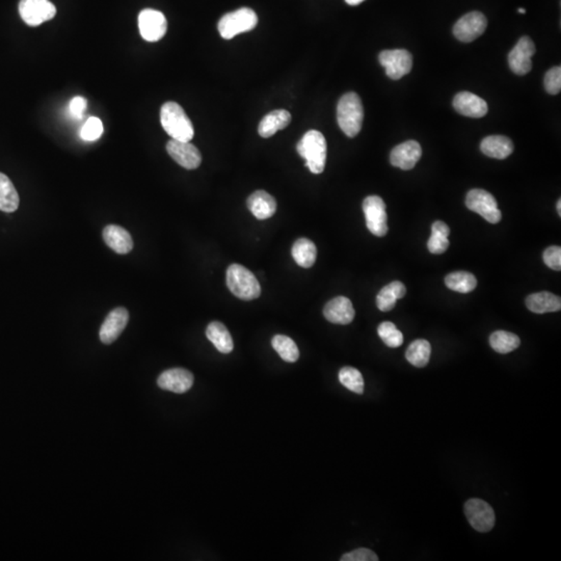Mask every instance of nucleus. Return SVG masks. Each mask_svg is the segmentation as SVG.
I'll list each match as a JSON object with an SVG mask.
<instances>
[{"instance_id": "nucleus-19", "label": "nucleus", "mask_w": 561, "mask_h": 561, "mask_svg": "<svg viewBox=\"0 0 561 561\" xmlns=\"http://www.w3.org/2000/svg\"><path fill=\"white\" fill-rule=\"evenodd\" d=\"M324 315L331 324H349L353 321L356 312L351 299L337 297L324 306Z\"/></svg>"}, {"instance_id": "nucleus-31", "label": "nucleus", "mask_w": 561, "mask_h": 561, "mask_svg": "<svg viewBox=\"0 0 561 561\" xmlns=\"http://www.w3.org/2000/svg\"><path fill=\"white\" fill-rule=\"evenodd\" d=\"M447 287L453 292L469 293L476 288L475 276L468 272H454L445 278Z\"/></svg>"}, {"instance_id": "nucleus-3", "label": "nucleus", "mask_w": 561, "mask_h": 561, "mask_svg": "<svg viewBox=\"0 0 561 561\" xmlns=\"http://www.w3.org/2000/svg\"><path fill=\"white\" fill-rule=\"evenodd\" d=\"M297 152L306 160V165L313 174H321L326 163V140L317 130H310L303 136L297 146Z\"/></svg>"}, {"instance_id": "nucleus-12", "label": "nucleus", "mask_w": 561, "mask_h": 561, "mask_svg": "<svg viewBox=\"0 0 561 561\" xmlns=\"http://www.w3.org/2000/svg\"><path fill=\"white\" fill-rule=\"evenodd\" d=\"M487 26V17L483 13L475 11V12L465 14L458 20L454 24L453 35L460 42H473L485 33Z\"/></svg>"}, {"instance_id": "nucleus-41", "label": "nucleus", "mask_w": 561, "mask_h": 561, "mask_svg": "<svg viewBox=\"0 0 561 561\" xmlns=\"http://www.w3.org/2000/svg\"><path fill=\"white\" fill-rule=\"evenodd\" d=\"M431 233L440 234V235L449 237V235H451V229H449V227L447 226L444 222L437 220V222H433V226H431Z\"/></svg>"}, {"instance_id": "nucleus-34", "label": "nucleus", "mask_w": 561, "mask_h": 561, "mask_svg": "<svg viewBox=\"0 0 561 561\" xmlns=\"http://www.w3.org/2000/svg\"><path fill=\"white\" fill-rule=\"evenodd\" d=\"M379 338L391 349H397L403 343V335L393 322H381L378 328Z\"/></svg>"}, {"instance_id": "nucleus-21", "label": "nucleus", "mask_w": 561, "mask_h": 561, "mask_svg": "<svg viewBox=\"0 0 561 561\" xmlns=\"http://www.w3.org/2000/svg\"><path fill=\"white\" fill-rule=\"evenodd\" d=\"M247 205L254 217L258 220L269 219L277 210L276 200L264 190H257L249 195Z\"/></svg>"}, {"instance_id": "nucleus-1", "label": "nucleus", "mask_w": 561, "mask_h": 561, "mask_svg": "<svg viewBox=\"0 0 561 561\" xmlns=\"http://www.w3.org/2000/svg\"><path fill=\"white\" fill-rule=\"evenodd\" d=\"M160 122L172 140L190 142L195 135L194 125L183 108L176 102H167L161 106Z\"/></svg>"}, {"instance_id": "nucleus-4", "label": "nucleus", "mask_w": 561, "mask_h": 561, "mask_svg": "<svg viewBox=\"0 0 561 561\" xmlns=\"http://www.w3.org/2000/svg\"><path fill=\"white\" fill-rule=\"evenodd\" d=\"M227 286L238 299L253 301L261 294V286L255 274L240 264H231L227 270Z\"/></svg>"}, {"instance_id": "nucleus-27", "label": "nucleus", "mask_w": 561, "mask_h": 561, "mask_svg": "<svg viewBox=\"0 0 561 561\" xmlns=\"http://www.w3.org/2000/svg\"><path fill=\"white\" fill-rule=\"evenodd\" d=\"M292 253L295 262L304 269L313 267L316 261V245L308 238L297 240L292 245Z\"/></svg>"}, {"instance_id": "nucleus-15", "label": "nucleus", "mask_w": 561, "mask_h": 561, "mask_svg": "<svg viewBox=\"0 0 561 561\" xmlns=\"http://www.w3.org/2000/svg\"><path fill=\"white\" fill-rule=\"evenodd\" d=\"M129 321L127 309L119 307L111 311L100 329V340L104 344H111L120 337Z\"/></svg>"}, {"instance_id": "nucleus-24", "label": "nucleus", "mask_w": 561, "mask_h": 561, "mask_svg": "<svg viewBox=\"0 0 561 561\" xmlns=\"http://www.w3.org/2000/svg\"><path fill=\"white\" fill-rule=\"evenodd\" d=\"M481 152L488 158L505 159L513 152V143L503 135H490L481 142Z\"/></svg>"}, {"instance_id": "nucleus-13", "label": "nucleus", "mask_w": 561, "mask_h": 561, "mask_svg": "<svg viewBox=\"0 0 561 561\" xmlns=\"http://www.w3.org/2000/svg\"><path fill=\"white\" fill-rule=\"evenodd\" d=\"M535 53L533 41L529 37H522L508 54V65L513 73L525 75L532 69V56Z\"/></svg>"}, {"instance_id": "nucleus-26", "label": "nucleus", "mask_w": 561, "mask_h": 561, "mask_svg": "<svg viewBox=\"0 0 561 561\" xmlns=\"http://www.w3.org/2000/svg\"><path fill=\"white\" fill-rule=\"evenodd\" d=\"M406 293V286L401 282H392L379 292L376 306L383 312H389L396 305V302L403 299Z\"/></svg>"}, {"instance_id": "nucleus-30", "label": "nucleus", "mask_w": 561, "mask_h": 561, "mask_svg": "<svg viewBox=\"0 0 561 561\" xmlns=\"http://www.w3.org/2000/svg\"><path fill=\"white\" fill-rule=\"evenodd\" d=\"M490 344L497 353L505 354L515 351L521 344V340L510 331H496L490 335Z\"/></svg>"}, {"instance_id": "nucleus-44", "label": "nucleus", "mask_w": 561, "mask_h": 561, "mask_svg": "<svg viewBox=\"0 0 561 561\" xmlns=\"http://www.w3.org/2000/svg\"><path fill=\"white\" fill-rule=\"evenodd\" d=\"M519 13L520 14H525V13H526V10H525V9H519Z\"/></svg>"}, {"instance_id": "nucleus-39", "label": "nucleus", "mask_w": 561, "mask_h": 561, "mask_svg": "<svg viewBox=\"0 0 561 561\" xmlns=\"http://www.w3.org/2000/svg\"><path fill=\"white\" fill-rule=\"evenodd\" d=\"M545 264L553 270L561 269V249L560 247H550L544 252L542 255Z\"/></svg>"}, {"instance_id": "nucleus-42", "label": "nucleus", "mask_w": 561, "mask_h": 561, "mask_svg": "<svg viewBox=\"0 0 561 561\" xmlns=\"http://www.w3.org/2000/svg\"><path fill=\"white\" fill-rule=\"evenodd\" d=\"M363 1H365V0H345V2L349 6H358V4H362Z\"/></svg>"}, {"instance_id": "nucleus-36", "label": "nucleus", "mask_w": 561, "mask_h": 561, "mask_svg": "<svg viewBox=\"0 0 561 561\" xmlns=\"http://www.w3.org/2000/svg\"><path fill=\"white\" fill-rule=\"evenodd\" d=\"M545 88L551 95L560 94L561 91V68H552L545 76Z\"/></svg>"}, {"instance_id": "nucleus-5", "label": "nucleus", "mask_w": 561, "mask_h": 561, "mask_svg": "<svg viewBox=\"0 0 561 561\" xmlns=\"http://www.w3.org/2000/svg\"><path fill=\"white\" fill-rule=\"evenodd\" d=\"M258 24V16L252 9L242 8L222 16L217 24L220 35L231 40L240 34L253 31Z\"/></svg>"}, {"instance_id": "nucleus-6", "label": "nucleus", "mask_w": 561, "mask_h": 561, "mask_svg": "<svg viewBox=\"0 0 561 561\" xmlns=\"http://www.w3.org/2000/svg\"><path fill=\"white\" fill-rule=\"evenodd\" d=\"M465 206L470 210L478 213L490 224H497L501 220L502 215L498 208V203L494 195H490L487 190H478V188L470 190L465 197Z\"/></svg>"}, {"instance_id": "nucleus-16", "label": "nucleus", "mask_w": 561, "mask_h": 561, "mask_svg": "<svg viewBox=\"0 0 561 561\" xmlns=\"http://www.w3.org/2000/svg\"><path fill=\"white\" fill-rule=\"evenodd\" d=\"M194 381L192 372L183 368H173L165 370L159 376L158 385L160 389L181 394L192 387Z\"/></svg>"}, {"instance_id": "nucleus-17", "label": "nucleus", "mask_w": 561, "mask_h": 561, "mask_svg": "<svg viewBox=\"0 0 561 561\" xmlns=\"http://www.w3.org/2000/svg\"><path fill=\"white\" fill-rule=\"evenodd\" d=\"M421 155L422 149L419 143L416 140H408L392 150L390 154L391 165L404 171H408L417 165Z\"/></svg>"}, {"instance_id": "nucleus-28", "label": "nucleus", "mask_w": 561, "mask_h": 561, "mask_svg": "<svg viewBox=\"0 0 561 561\" xmlns=\"http://www.w3.org/2000/svg\"><path fill=\"white\" fill-rule=\"evenodd\" d=\"M20 199L15 186L6 175L0 173V210L11 213L19 207Z\"/></svg>"}, {"instance_id": "nucleus-18", "label": "nucleus", "mask_w": 561, "mask_h": 561, "mask_svg": "<svg viewBox=\"0 0 561 561\" xmlns=\"http://www.w3.org/2000/svg\"><path fill=\"white\" fill-rule=\"evenodd\" d=\"M453 108L460 115L475 119L485 117L488 110V103L483 98L469 92L458 93L454 97Z\"/></svg>"}, {"instance_id": "nucleus-9", "label": "nucleus", "mask_w": 561, "mask_h": 561, "mask_svg": "<svg viewBox=\"0 0 561 561\" xmlns=\"http://www.w3.org/2000/svg\"><path fill=\"white\" fill-rule=\"evenodd\" d=\"M464 512L470 525L478 532H488L496 522L492 506L481 499L473 498L465 502Z\"/></svg>"}, {"instance_id": "nucleus-35", "label": "nucleus", "mask_w": 561, "mask_h": 561, "mask_svg": "<svg viewBox=\"0 0 561 561\" xmlns=\"http://www.w3.org/2000/svg\"><path fill=\"white\" fill-rule=\"evenodd\" d=\"M103 124L99 118L91 117L81 128V136L86 142H94L103 135Z\"/></svg>"}, {"instance_id": "nucleus-38", "label": "nucleus", "mask_w": 561, "mask_h": 561, "mask_svg": "<svg viewBox=\"0 0 561 561\" xmlns=\"http://www.w3.org/2000/svg\"><path fill=\"white\" fill-rule=\"evenodd\" d=\"M341 561H378L379 557L374 551L370 549L360 548L354 550V551L349 552V553L344 554L341 558Z\"/></svg>"}, {"instance_id": "nucleus-29", "label": "nucleus", "mask_w": 561, "mask_h": 561, "mask_svg": "<svg viewBox=\"0 0 561 561\" xmlns=\"http://www.w3.org/2000/svg\"><path fill=\"white\" fill-rule=\"evenodd\" d=\"M431 343L424 339L415 340L411 343L406 353V358L413 366L426 367L431 359Z\"/></svg>"}, {"instance_id": "nucleus-2", "label": "nucleus", "mask_w": 561, "mask_h": 561, "mask_svg": "<svg viewBox=\"0 0 561 561\" xmlns=\"http://www.w3.org/2000/svg\"><path fill=\"white\" fill-rule=\"evenodd\" d=\"M337 120L345 135L354 138L359 135L364 121V108L358 94L343 95L337 106Z\"/></svg>"}, {"instance_id": "nucleus-22", "label": "nucleus", "mask_w": 561, "mask_h": 561, "mask_svg": "<svg viewBox=\"0 0 561 561\" xmlns=\"http://www.w3.org/2000/svg\"><path fill=\"white\" fill-rule=\"evenodd\" d=\"M526 306L531 312L537 314L557 312L561 309V299L551 292L533 293L527 297Z\"/></svg>"}, {"instance_id": "nucleus-25", "label": "nucleus", "mask_w": 561, "mask_h": 561, "mask_svg": "<svg viewBox=\"0 0 561 561\" xmlns=\"http://www.w3.org/2000/svg\"><path fill=\"white\" fill-rule=\"evenodd\" d=\"M206 336L220 353L227 354L233 351L232 336L222 322L212 321L209 324L206 329Z\"/></svg>"}, {"instance_id": "nucleus-11", "label": "nucleus", "mask_w": 561, "mask_h": 561, "mask_svg": "<svg viewBox=\"0 0 561 561\" xmlns=\"http://www.w3.org/2000/svg\"><path fill=\"white\" fill-rule=\"evenodd\" d=\"M140 36L148 42H158L167 34V18L159 11L146 9L138 15Z\"/></svg>"}, {"instance_id": "nucleus-33", "label": "nucleus", "mask_w": 561, "mask_h": 561, "mask_svg": "<svg viewBox=\"0 0 561 561\" xmlns=\"http://www.w3.org/2000/svg\"><path fill=\"white\" fill-rule=\"evenodd\" d=\"M340 383L346 389L356 394H363L364 392V379L358 369L354 367H343L339 371Z\"/></svg>"}, {"instance_id": "nucleus-14", "label": "nucleus", "mask_w": 561, "mask_h": 561, "mask_svg": "<svg viewBox=\"0 0 561 561\" xmlns=\"http://www.w3.org/2000/svg\"><path fill=\"white\" fill-rule=\"evenodd\" d=\"M167 151L169 155L184 169L195 170L201 165V152L190 142L171 140L168 142Z\"/></svg>"}, {"instance_id": "nucleus-32", "label": "nucleus", "mask_w": 561, "mask_h": 561, "mask_svg": "<svg viewBox=\"0 0 561 561\" xmlns=\"http://www.w3.org/2000/svg\"><path fill=\"white\" fill-rule=\"evenodd\" d=\"M272 345L285 362L294 363L299 360V347L292 338L284 335H276L272 338Z\"/></svg>"}, {"instance_id": "nucleus-43", "label": "nucleus", "mask_w": 561, "mask_h": 561, "mask_svg": "<svg viewBox=\"0 0 561 561\" xmlns=\"http://www.w3.org/2000/svg\"><path fill=\"white\" fill-rule=\"evenodd\" d=\"M556 208H557L558 215H560V217H561V200L560 199L558 200L557 206H556Z\"/></svg>"}, {"instance_id": "nucleus-23", "label": "nucleus", "mask_w": 561, "mask_h": 561, "mask_svg": "<svg viewBox=\"0 0 561 561\" xmlns=\"http://www.w3.org/2000/svg\"><path fill=\"white\" fill-rule=\"evenodd\" d=\"M292 122V115L287 110H278L272 111L261 120L258 127L260 136L269 138L276 135L279 130L286 128Z\"/></svg>"}, {"instance_id": "nucleus-7", "label": "nucleus", "mask_w": 561, "mask_h": 561, "mask_svg": "<svg viewBox=\"0 0 561 561\" xmlns=\"http://www.w3.org/2000/svg\"><path fill=\"white\" fill-rule=\"evenodd\" d=\"M363 211L368 230L378 237L388 233V215L386 204L379 195H369L363 202Z\"/></svg>"}, {"instance_id": "nucleus-37", "label": "nucleus", "mask_w": 561, "mask_h": 561, "mask_svg": "<svg viewBox=\"0 0 561 561\" xmlns=\"http://www.w3.org/2000/svg\"><path fill=\"white\" fill-rule=\"evenodd\" d=\"M449 245H451V242H449L448 237H446V236L431 233V238H429L428 242H427V247H428V251L431 252V254L441 255V254L445 253V252L447 251Z\"/></svg>"}, {"instance_id": "nucleus-10", "label": "nucleus", "mask_w": 561, "mask_h": 561, "mask_svg": "<svg viewBox=\"0 0 561 561\" xmlns=\"http://www.w3.org/2000/svg\"><path fill=\"white\" fill-rule=\"evenodd\" d=\"M19 14L29 26H38L56 17V8L49 0H21Z\"/></svg>"}, {"instance_id": "nucleus-40", "label": "nucleus", "mask_w": 561, "mask_h": 561, "mask_svg": "<svg viewBox=\"0 0 561 561\" xmlns=\"http://www.w3.org/2000/svg\"><path fill=\"white\" fill-rule=\"evenodd\" d=\"M88 106V101L81 96L74 97L69 104V113L73 119H83V115Z\"/></svg>"}, {"instance_id": "nucleus-20", "label": "nucleus", "mask_w": 561, "mask_h": 561, "mask_svg": "<svg viewBox=\"0 0 561 561\" xmlns=\"http://www.w3.org/2000/svg\"><path fill=\"white\" fill-rule=\"evenodd\" d=\"M105 244L115 253L126 255L133 249V240L130 233L117 225H108L103 230Z\"/></svg>"}, {"instance_id": "nucleus-8", "label": "nucleus", "mask_w": 561, "mask_h": 561, "mask_svg": "<svg viewBox=\"0 0 561 561\" xmlns=\"http://www.w3.org/2000/svg\"><path fill=\"white\" fill-rule=\"evenodd\" d=\"M379 63L386 69V74L393 81H398L410 73L413 56L408 50H384L379 56Z\"/></svg>"}]
</instances>
